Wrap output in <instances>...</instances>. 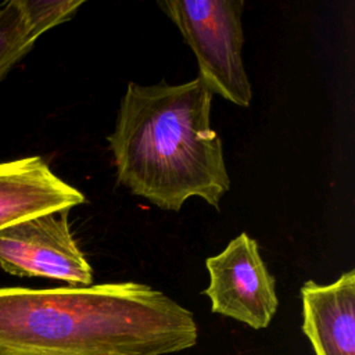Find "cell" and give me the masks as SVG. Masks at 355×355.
I'll use <instances>...</instances> for the list:
<instances>
[{
  "label": "cell",
  "instance_id": "obj_1",
  "mask_svg": "<svg viewBox=\"0 0 355 355\" xmlns=\"http://www.w3.org/2000/svg\"><path fill=\"white\" fill-rule=\"evenodd\" d=\"M197 338L193 313L148 284L0 287V355H165Z\"/></svg>",
  "mask_w": 355,
  "mask_h": 355
},
{
  "label": "cell",
  "instance_id": "obj_2",
  "mask_svg": "<svg viewBox=\"0 0 355 355\" xmlns=\"http://www.w3.org/2000/svg\"><path fill=\"white\" fill-rule=\"evenodd\" d=\"M212 92L196 78L182 85L129 82L107 137L116 179L165 211L200 197L218 208L230 189L222 140L211 128Z\"/></svg>",
  "mask_w": 355,
  "mask_h": 355
},
{
  "label": "cell",
  "instance_id": "obj_3",
  "mask_svg": "<svg viewBox=\"0 0 355 355\" xmlns=\"http://www.w3.org/2000/svg\"><path fill=\"white\" fill-rule=\"evenodd\" d=\"M158 6L180 31L198 64V78L225 100L248 107L251 83L243 62L241 0H176Z\"/></svg>",
  "mask_w": 355,
  "mask_h": 355
},
{
  "label": "cell",
  "instance_id": "obj_4",
  "mask_svg": "<svg viewBox=\"0 0 355 355\" xmlns=\"http://www.w3.org/2000/svg\"><path fill=\"white\" fill-rule=\"evenodd\" d=\"M68 209L37 215L0 230V266L22 277H46L69 286L93 284V269L75 241Z\"/></svg>",
  "mask_w": 355,
  "mask_h": 355
},
{
  "label": "cell",
  "instance_id": "obj_5",
  "mask_svg": "<svg viewBox=\"0 0 355 355\" xmlns=\"http://www.w3.org/2000/svg\"><path fill=\"white\" fill-rule=\"evenodd\" d=\"M209 284L204 294L214 313L259 330L270 324L277 308L276 280L263 262L257 240L240 233L218 255L205 261Z\"/></svg>",
  "mask_w": 355,
  "mask_h": 355
},
{
  "label": "cell",
  "instance_id": "obj_6",
  "mask_svg": "<svg viewBox=\"0 0 355 355\" xmlns=\"http://www.w3.org/2000/svg\"><path fill=\"white\" fill-rule=\"evenodd\" d=\"M85 196L60 179L42 157L0 162V230L37 215L71 209Z\"/></svg>",
  "mask_w": 355,
  "mask_h": 355
},
{
  "label": "cell",
  "instance_id": "obj_7",
  "mask_svg": "<svg viewBox=\"0 0 355 355\" xmlns=\"http://www.w3.org/2000/svg\"><path fill=\"white\" fill-rule=\"evenodd\" d=\"M302 331L315 355H355V270L330 284L301 287Z\"/></svg>",
  "mask_w": 355,
  "mask_h": 355
},
{
  "label": "cell",
  "instance_id": "obj_8",
  "mask_svg": "<svg viewBox=\"0 0 355 355\" xmlns=\"http://www.w3.org/2000/svg\"><path fill=\"white\" fill-rule=\"evenodd\" d=\"M37 39L18 0L0 6V82L32 50Z\"/></svg>",
  "mask_w": 355,
  "mask_h": 355
},
{
  "label": "cell",
  "instance_id": "obj_9",
  "mask_svg": "<svg viewBox=\"0 0 355 355\" xmlns=\"http://www.w3.org/2000/svg\"><path fill=\"white\" fill-rule=\"evenodd\" d=\"M83 3L85 0H18L29 26L37 37L72 18Z\"/></svg>",
  "mask_w": 355,
  "mask_h": 355
}]
</instances>
